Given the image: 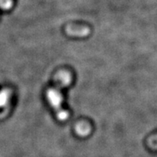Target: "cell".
Segmentation results:
<instances>
[{
    "label": "cell",
    "instance_id": "cell-1",
    "mask_svg": "<svg viewBox=\"0 0 157 157\" xmlns=\"http://www.w3.org/2000/svg\"><path fill=\"white\" fill-rule=\"evenodd\" d=\"M0 5L3 8H9L10 6V0H0Z\"/></svg>",
    "mask_w": 157,
    "mask_h": 157
}]
</instances>
